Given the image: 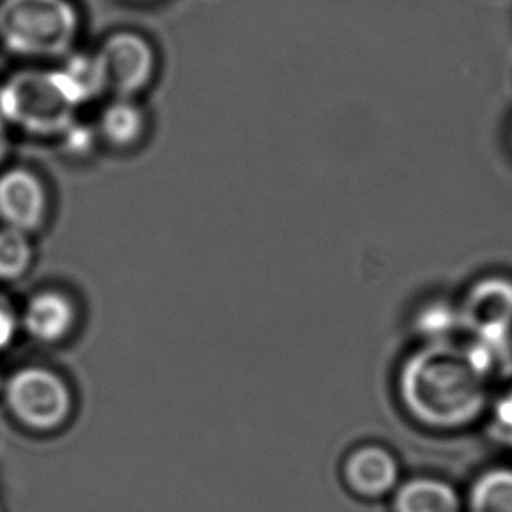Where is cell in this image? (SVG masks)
<instances>
[{"label": "cell", "mask_w": 512, "mask_h": 512, "mask_svg": "<svg viewBox=\"0 0 512 512\" xmlns=\"http://www.w3.org/2000/svg\"><path fill=\"white\" fill-rule=\"evenodd\" d=\"M100 144L112 151H133L149 133V114L137 98H109L95 121Z\"/></svg>", "instance_id": "10"}, {"label": "cell", "mask_w": 512, "mask_h": 512, "mask_svg": "<svg viewBox=\"0 0 512 512\" xmlns=\"http://www.w3.org/2000/svg\"><path fill=\"white\" fill-rule=\"evenodd\" d=\"M77 27L70 0H0V39L16 55H65L76 41Z\"/></svg>", "instance_id": "3"}, {"label": "cell", "mask_w": 512, "mask_h": 512, "mask_svg": "<svg viewBox=\"0 0 512 512\" xmlns=\"http://www.w3.org/2000/svg\"><path fill=\"white\" fill-rule=\"evenodd\" d=\"M11 151V128L7 126L6 121L0 118V167L4 165Z\"/></svg>", "instance_id": "17"}, {"label": "cell", "mask_w": 512, "mask_h": 512, "mask_svg": "<svg viewBox=\"0 0 512 512\" xmlns=\"http://www.w3.org/2000/svg\"><path fill=\"white\" fill-rule=\"evenodd\" d=\"M142 2H149V0H142Z\"/></svg>", "instance_id": "20"}, {"label": "cell", "mask_w": 512, "mask_h": 512, "mask_svg": "<svg viewBox=\"0 0 512 512\" xmlns=\"http://www.w3.org/2000/svg\"><path fill=\"white\" fill-rule=\"evenodd\" d=\"M392 512H462L457 490L443 479L416 476L401 481L390 497Z\"/></svg>", "instance_id": "11"}, {"label": "cell", "mask_w": 512, "mask_h": 512, "mask_svg": "<svg viewBox=\"0 0 512 512\" xmlns=\"http://www.w3.org/2000/svg\"><path fill=\"white\" fill-rule=\"evenodd\" d=\"M21 333L41 345L69 340L79 326V306L69 292L42 289L20 306Z\"/></svg>", "instance_id": "9"}, {"label": "cell", "mask_w": 512, "mask_h": 512, "mask_svg": "<svg viewBox=\"0 0 512 512\" xmlns=\"http://www.w3.org/2000/svg\"><path fill=\"white\" fill-rule=\"evenodd\" d=\"M507 362L506 353L476 341L422 343L399 366L397 401L423 429H465L490 408L493 378Z\"/></svg>", "instance_id": "1"}, {"label": "cell", "mask_w": 512, "mask_h": 512, "mask_svg": "<svg viewBox=\"0 0 512 512\" xmlns=\"http://www.w3.org/2000/svg\"><path fill=\"white\" fill-rule=\"evenodd\" d=\"M509 140H511V147H512V123H511V130H509Z\"/></svg>", "instance_id": "19"}, {"label": "cell", "mask_w": 512, "mask_h": 512, "mask_svg": "<svg viewBox=\"0 0 512 512\" xmlns=\"http://www.w3.org/2000/svg\"><path fill=\"white\" fill-rule=\"evenodd\" d=\"M4 381H6V378L0 373V395H2V390H4Z\"/></svg>", "instance_id": "18"}, {"label": "cell", "mask_w": 512, "mask_h": 512, "mask_svg": "<svg viewBox=\"0 0 512 512\" xmlns=\"http://www.w3.org/2000/svg\"><path fill=\"white\" fill-rule=\"evenodd\" d=\"M49 215V194L44 180L30 168L0 170V226L35 235Z\"/></svg>", "instance_id": "7"}, {"label": "cell", "mask_w": 512, "mask_h": 512, "mask_svg": "<svg viewBox=\"0 0 512 512\" xmlns=\"http://www.w3.org/2000/svg\"><path fill=\"white\" fill-rule=\"evenodd\" d=\"M490 409L493 436L512 446V359L493 378Z\"/></svg>", "instance_id": "15"}, {"label": "cell", "mask_w": 512, "mask_h": 512, "mask_svg": "<svg viewBox=\"0 0 512 512\" xmlns=\"http://www.w3.org/2000/svg\"><path fill=\"white\" fill-rule=\"evenodd\" d=\"M90 100L65 65L56 70H21L0 86V118L34 137H62Z\"/></svg>", "instance_id": "2"}, {"label": "cell", "mask_w": 512, "mask_h": 512, "mask_svg": "<svg viewBox=\"0 0 512 512\" xmlns=\"http://www.w3.org/2000/svg\"><path fill=\"white\" fill-rule=\"evenodd\" d=\"M415 329L422 336V343L457 340L462 334L458 303L444 298L423 301L415 313Z\"/></svg>", "instance_id": "12"}, {"label": "cell", "mask_w": 512, "mask_h": 512, "mask_svg": "<svg viewBox=\"0 0 512 512\" xmlns=\"http://www.w3.org/2000/svg\"><path fill=\"white\" fill-rule=\"evenodd\" d=\"M32 236L0 226V282L9 284L25 277L34 264Z\"/></svg>", "instance_id": "14"}, {"label": "cell", "mask_w": 512, "mask_h": 512, "mask_svg": "<svg viewBox=\"0 0 512 512\" xmlns=\"http://www.w3.org/2000/svg\"><path fill=\"white\" fill-rule=\"evenodd\" d=\"M341 479L346 490L357 499H387L401 483V465L385 446L362 444L346 455Z\"/></svg>", "instance_id": "8"}, {"label": "cell", "mask_w": 512, "mask_h": 512, "mask_svg": "<svg viewBox=\"0 0 512 512\" xmlns=\"http://www.w3.org/2000/svg\"><path fill=\"white\" fill-rule=\"evenodd\" d=\"M21 334L20 306L0 292V352H6Z\"/></svg>", "instance_id": "16"}, {"label": "cell", "mask_w": 512, "mask_h": 512, "mask_svg": "<svg viewBox=\"0 0 512 512\" xmlns=\"http://www.w3.org/2000/svg\"><path fill=\"white\" fill-rule=\"evenodd\" d=\"M462 333L500 353L509 352L512 338V278L492 273L474 280L458 301Z\"/></svg>", "instance_id": "6"}, {"label": "cell", "mask_w": 512, "mask_h": 512, "mask_svg": "<svg viewBox=\"0 0 512 512\" xmlns=\"http://www.w3.org/2000/svg\"><path fill=\"white\" fill-rule=\"evenodd\" d=\"M2 397L14 422L37 434L63 429L76 409L69 381L51 367L16 369L4 381Z\"/></svg>", "instance_id": "4"}, {"label": "cell", "mask_w": 512, "mask_h": 512, "mask_svg": "<svg viewBox=\"0 0 512 512\" xmlns=\"http://www.w3.org/2000/svg\"><path fill=\"white\" fill-rule=\"evenodd\" d=\"M469 512H512V469L481 474L469 493Z\"/></svg>", "instance_id": "13"}, {"label": "cell", "mask_w": 512, "mask_h": 512, "mask_svg": "<svg viewBox=\"0 0 512 512\" xmlns=\"http://www.w3.org/2000/svg\"><path fill=\"white\" fill-rule=\"evenodd\" d=\"M100 97L137 98L158 76V53L139 32L121 30L107 37L91 55Z\"/></svg>", "instance_id": "5"}]
</instances>
